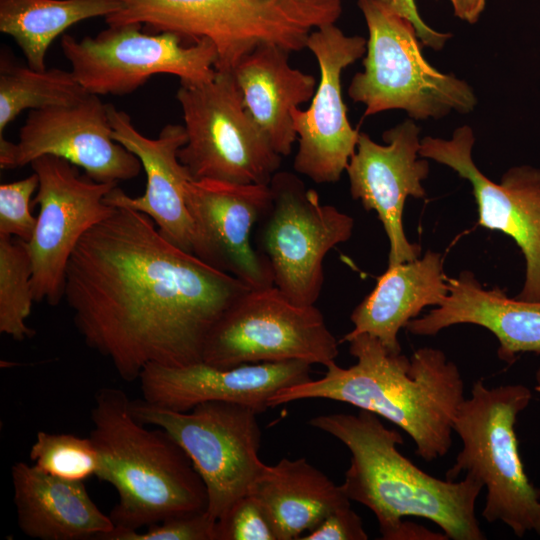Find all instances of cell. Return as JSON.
<instances>
[{
    "mask_svg": "<svg viewBox=\"0 0 540 540\" xmlns=\"http://www.w3.org/2000/svg\"><path fill=\"white\" fill-rule=\"evenodd\" d=\"M311 364L266 362L221 368L204 363L170 367L149 364L138 380L143 399L168 410L186 412L207 401H227L266 411L283 388L311 380Z\"/></svg>",
    "mask_w": 540,
    "mask_h": 540,
    "instance_id": "19",
    "label": "cell"
},
{
    "mask_svg": "<svg viewBox=\"0 0 540 540\" xmlns=\"http://www.w3.org/2000/svg\"><path fill=\"white\" fill-rule=\"evenodd\" d=\"M387 9L412 23L421 44L440 50L451 37L429 27L420 17L414 0H377Z\"/></svg>",
    "mask_w": 540,
    "mask_h": 540,
    "instance_id": "34",
    "label": "cell"
},
{
    "mask_svg": "<svg viewBox=\"0 0 540 540\" xmlns=\"http://www.w3.org/2000/svg\"><path fill=\"white\" fill-rule=\"evenodd\" d=\"M93 440L101 459L96 477L114 487L110 512L117 528L138 530L170 517L206 511V486L191 459L164 429L150 430L115 387L100 388L91 409Z\"/></svg>",
    "mask_w": 540,
    "mask_h": 540,
    "instance_id": "4",
    "label": "cell"
},
{
    "mask_svg": "<svg viewBox=\"0 0 540 540\" xmlns=\"http://www.w3.org/2000/svg\"><path fill=\"white\" fill-rule=\"evenodd\" d=\"M215 526L206 511L189 512L150 525L145 532L114 527L101 540H215Z\"/></svg>",
    "mask_w": 540,
    "mask_h": 540,
    "instance_id": "31",
    "label": "cell"
},
{
    "mask_svg": "<svg viewBox=\"0 0 540 540\" xmlns=\"http://www.w3.org/2000/svg\"><path fill=\"white\" fill-rule=\"evenodd\" d=\"M38 185L35 172L24 179L0 185V235L16 237L26 243L30 241L37 222L31 212L32 195Z\"/></svg>",
    "mask_w": 540,
    "mask_h": 540,
    "instance_id": "30",
    "label": "cell"
},
{
    "mask_svg": "<svg viewBox=\"0 0 540 540\" xmlns=\"http://www.w3.org/2000/svg\"><path fill=\"white\" fill-rule=\"evenodd\" d=\"M289 52L261 44L246 54L232 71L244 107L280 156L292 151L297 134L291 111L311 100L313 75L289 64Z\"/></svg>",
    "mask_w": 540,
    "mask_h": 540,
    "instance_id": "24",
    "label": "cell"
},
{
    "mask_svg": "<svg viewBox=\"0 0 540 540\" xmlns=\"http://www.w3.org/2000/svg\"><path fill=\"white\" fill-rule=\"evenodd\" d=\"M141 24L108 26L95 37L61 38L72 73L88 92L124 95L156 74H171L184 82H207L217 70V51L210 40L183 44L172 32L143 33Z\"/></svg>",
    "mask_w": 540,
    "mask_h": 540,
    "instance_id": "12",
    "label": "cell"
},
{
    "mask_svg": "<svg viewBox=\"0 0 540 540\" xmlns=\"http://www.w3.org/2000/svg\"><path fill=\"white\" fill-rule=\"evenodd\" d=\"M369 37L364 70L348 87L354 102L365 105L363 116L400 109L417 120L442 118L451 111L469 113L477 104L472 87L432 67L407 19L377 0H357Z\"/></svg>",
    "mask_w": 540,
    "mask_h": 540,
    "instance_id": "7",
    "label": "cell"
},
{
    "mask_svg": "<svg viewBox=\"0 0 540 540\" xmlns=\"http://www.w3.org/2000/svg\"><path fill=\"white\" fill-rule=\"evenodd\" d=\"M29 457L39 470L75 482L96 477L101 465L93 440L69 433L39 431Z\"/></svg>",
    "mask_w": 540,
    "mask_h": 540,
    "instance_id": "29",
    "label": "cell"
},
{
    "mask_svg": "<svg viewBox=\"0 0 540 540\" xmlns=\"http://www.w3.org/2000/svg\"><path fill=\"white\" fill-rule=\"evenodd\" d=\"M107 109L112 137L139 159L146 187L143 195L131 197L116 186L106 195V203L146 214L165 238L192 253V221L185 200V184L192 178L178 158L187 141L184 126L168 124L157 138H149L126 112L111 104Z\"/></svg>",
    "mask_w": 540,
    "mask_h": 540,
    "instance_id": "20",
    "label": "cell"
},
{
    "mask_svg": "<svg viewBox=\"0 0 540 540\" xmlns=\"http://www.w3.org/2000/svg\"><path fill=\"white\" fill-rule=\"evenodd\" d=\"M448 295L422 318L405 328L414 335L433 336L456 324H475L491 331L499 341L498 357L507 363L516 354H540V303L509 298L499 287L485 290L470 271L446 277Z\"/></svg>",
    "mask_w": 540,
    "mask_h": 540,
    "instance_id": "21",
    "label": "cell"
},
{
    "mask_svg": "<svg viewBox=\"0 0 540 540\" xmlns=\"http://www.w3.org/2000/svg\"><path fill=\"white\" fill-rule=\"evenodd\" d=\"M366 46L364 37L348 36L335 23L316 28L307 39L320 80L309 108L291 111L298 141L293 167L315 183L337 182L355 153L360 132L347 118L341 77L366 53Z\"/></svg>",
    "mask_w": 540,
    "mask_h": 540,
    "instance_id": "16",
    "label": "cell"
},
{
    "mask_svg": "<svg viewBox=\"0 0 540 540\" xmlns=\"http://www.w3.org/2000/svg\"><path fill=\"white\" fill-rule=\"evenodd\" d=\"M250 494L266 511L277 540H299L329 514L351 505L342 485L305 458H282L267 465Z\"/></svg>",
    "mask_w": 540,
    "mask_h": 540,
    "instance_id": "25",
    "label": "cell"
},
{
    "mask_svg": "<svg viewBox=\"0 0 540 540\" xmlns=\"http://www.w3.org/2000/svg\"><path fill=\"white\" fill-rule=\"evenodd\" d=\"M471 127L457 128L450 139L427 136L419 154L453 169L472 186L478 224L510 236L526 263L525 281L516 299L540 303V170L528 165L505 172L500 183L486 177L472 157Z\"/></svg>",
    "mask_w": 540,
    "mask_h": 540,
    "instance_id": "15",
    "label": "cell"
},
{
    "mask_svg": "<svg viewBox=\"0 0 540 540\" xmlns=\"http://www.w3.org/2000/svg\"><path fill=\"white\" fill-rule=\"evenodd\" d=\"M122 9L105 17L108 26L141 24L183 39L210 40L215 69L232 72L261 44L290 52L306 48L313 28L335 23L341 0H119Z\"/></svg>",
    "mask_w": 540,
    "mask_h": 540,
    "instance_id": "5",
    "label": "cell"
},
{
    "mask_svg": "<svg viewBox=\"0 0 540 540\" xmlns=\"http://www.w3.org/2000/svg\"><path fill=\"white\" fill-rule=\"evenodd\" d=\"M121 9L119 0H0V31L15 40L28 66L44 71L56 37L78 22Z\"/></svg>",
    "mask_w": 540,
    "mask_h": 540,
    "instance_id": "26",
    "label": "cell"
},
{
    "mask_svg": "<svg viewBox=\"0 0 540 540\" xmlns=\"http://www.w3.org/2000/svg\"><path fill=\"white\" fill-rule=\"evenodd\" d=\"M346 342L357 359L354 365L343 368L334 361L322 378L276 392L269 407L305 399L345 402L399 426L425 461L445 456L452 445L454 418L465 399L456 364L443 351L429 347L410 358L391 354L368 334Z\"/></svg>",
    "mask_w": 540,
    "mask_h": 540,
    "instance_id": "3",
    "label": "cell"
},
{
    "mask_svg": "<svg viewBox=\"0 0 540 540\" xmlns=\"http://www.w3.org/2000/svg\"><path fill=\"white\" fill-rule=\"evenodd\" d=\"M420 129L407 119L383 133L387 145L374 142L360 133L356 150L346 172L353 199L374 210L389 240L388 266L414 261L420 247L408 241L403 228V209L408 196L423 198L422 181L429 164L418 159Z\"/></svg>",
    "mask_w": 540,
    "mask_h": 540,
    "instance_id": "18",
    "label": "cell"
},
{
    "mask_svg": "<svg viewBox=\"0 0 540 540\" xmlns=\"http://www.w3.org/2000/svg\"><path fill=\"white\" fill-rule=\"evenodd\" d=\"M88 92L72 71L58 68L39 71L18 65L1 56L0 60V136L6 126L26 109L68 105Z\"/></svg>",
    "mask_w": 540,
    "mask_h": 540,
    "instance_id": "27",
    "label": "cell"
},
{
    "mask_svg": "<svg viewBox=\"0 0 540 540\" xmlns=\"http://www.w3.org/2000/svg\"><path fill=\"white\" fill-rule=\"evenodd\" d=\"M309 425L350 451L342 487L351 501L374 513L382 539H485L475 514L484 485L476 477L456 481L427 474L398 450L402 435L366 410L316 416Z\"/></svg>",
    "mask_w": 540,
    "mask_h": 540,
    "instance_id": "2",
    "label": "cell"
},
{
    "mask_svg": "<svg viewBox=\"0 0 540 540\" xmlns=\"http://www.w3.org/2000/svg\"><path fill=\"white\" fill-rule=\"evenodd\" d=\"M338 355V342L315 305L290 301L276 286L250 289L222 315L202 354L206 364L303 361L325 367Z\"/></svg>",
    "mask_w": 540,
    "mask_h": 540,
    "instance_id": "11",
    "label": "cell"
},
{
    "mask_svg": "<svg viewBox=\"0 0 540 540\" xmlns=\"http://www.w3.org/2000/svg\"><path fill=\"white\" fill-rule=\"evenodd\" d=\"M249 290L169 241L146 214L115 207L78 242L64 300L85 344L131 382L149 364L202 361L211 330Z\"/></svg>",
    "mask_w": 540,
    "mask_h": 540,
    "instance_id": "1",
    "label": "cell"
},
{
    "mask_svg": "<svg viewBox=\"0 0 540 540\" xmlns=\"http://www.w3.org/2000/svg\"><path fill=\"white\" fill-rule=\"evenodd\" d=\"M30 165L39 179L33 199L39 214L26 243L33 295L35 302L56 306L64 299L66 269L78 242L115 209L105 197L117 183L82 176L75 165L52 155L38 157Z\"/></svg>",
    "mask_w": 540,
    "mask_h": 540,
    "instance_id": "13",
    "label": "cell"
},
{
    "mask_svg": "<svg viewBox=\"0 0 540 540\" xmlns=\"http://www.w3.org/2000/svg\"><path fill=\"white\" fill-rule=\"evenodd\" d=\"M360 516L346 506L329 514L313 530L299 540H367Z\"/></svg>",
    "mask_w": 540,
    "mask_h": 540,
    "instance_id": "33",
    "label": "cell"
},
{
    "mask_svg": "<svg viewBox=\"0 0 540 540\" xmlns=\"http://www.w3.org/2000/svg\"><path fill=\"white\" fill-rule=\"evenodd\" d=\"M535 381H536L535 390L537 392H540V366L535 373Z\"/></svg>",
    "mask_w": 540,
    "mask_h": 540,
    "instance_id": "36",
    "label": "cell"
},
{
    "mask_svg": "<svg viewBox=\"0 0 540 540\" xmlns=\"http://www.w3.org/2000/svg\"><path fill=\"white\" fill-rule=\"evenodd\" d=\"M448 295L443 259L427 251L422 258L391 266L377 278L374 289L353 310L354 328L340 342L368 334L391 354H400L398 334L426 306H439Z\"/></svg>",
    "mask_w": 540,
    "mask_h": 540,
    "instance_id": "23",
    "label": "cell"
},
{
    "mask_svg": "<svg viewBox=\"0 0 540 540\" xmlns=\"http://www.w3.org/2000/svg\"><path fill=\"white\" fill-rule=\"evenodd\" d=\"M270 206L258 223V252L267 260L274 286L290 301L314 305L323 282V262L350 239L351 216L320 202L299 177L277 171L269 183Z\"/></svg>",
    "mask_w": 540,
    "mask_h": 540,
    "instance_id": "10",
    "label": "cell"
},
{
    "mask_svg": "<svg viewBox=\"0 0 540 540\" xmlns=\"http://www.w3.org/2000/svg\"><path fill=\"white\" fill-rule=\"evenodd\" d=\"M454 14L462 21L477 22L485 8L486 0H449Z\"/></svg>",
    "mask_w": 540,
    "mask_h": 540,
    "instance_id": "35",
    "label": "cell"
},
{
    "mask_svg": "<svg viewBox=\"0 0 540 540\" xmlns=\"http://www.w3.org/2000/svg\"><path fill=\"white\" fill-rule=\"evenodd\" d=\"M32 263L26 242L0 235V332L16 341L34 336L27 324L32 304Z\"/></svg>",
    "mask_w": 540,
    "mask_h": 540,
    "instance_id": "28",
    "label": "cell"
},
{
    "mask_svg": "<svg viewBox=\"0 0 540 540\" xmlns=\"http://www.w3.org/2000/svg\"><path fill=\"white\" fill-rule=\"evenodd\" d=\"M185 200L192 221V253L250 289L274 286L267 260L254 249L251 232L271 202L269 184L189 180Z\"/></svg>",
    "mask_w": 540,
    "mask_h": 540,
    "instance_id": "17",
    "label": "cell"
},
{
    "mask_svg": "<svg viewBox=\"0 0 540 540\" xmlns=\"http://www.w3.org/2000/svg\"><path fill=\"white\" fill-rule=\"evenodd\" d=\"M187 141L178 158L192 180L268 185L281 157L250 116L232 72L207 82L180 81Z\"/></svg>",
    "mask_w": 540,
    "mask_h": 540,
    "instance_id": "8",
    "label": "cell"
},
{
    "mask_svg": "<svg viewBox=\"0 0 540 540\" xmlns=\"http://www.w3.org/2000/svg\"><path fill=\"white\" fill-rule=\"evenodd\" d=\"M131 410L138 421L164 429L184 449L206 486V513L215 522L250 494L267 468L258 455V413L250 406L207 401L179 412L136 399Z\"/></svg>",
    "mask_w": 540,
    "mask_h": 540,
    "instance_id": "9",
    "label": "cell"
},
{
    "mask_svg": "<svg viewBox=\"0 0 540 540\" xmlns=\"http://www.w3.org/2000/svg\"><path fill=\"white\" fill-rule=\"evenodd\" d=\"M215 540H277V536L262 505L247 494L216 521Z\"/></svg>",
    "mask_w": 540,
    "mask_h": 540,
    "instance_id": "32",
    "label": "cell"
},
{
    "mask_svg": "<svg viewBox=\"0 0 540 540\" xmlns=\"http://www.w3.org/2000/svg\"><path fill=\"white\" fill-rule=\"evenodd\" d=\"M19 529L40 540L101 538L115 527L91 499L84 482L51 476L33 464L11 468Z\"/></svg>",
    "mask_w": 540,
    "mask_h": 540,
    "instance_id": "22",
    "label": "cell"
},
{
    "mask_svg": "<svg viewBox=\"0 0 540 540\" xmlns=\"http://www.w3.org/2000/svg\"><path fill=\"white\" fill-rule=\"evenodd\" d=\"M44 155L69 161L97 182L131 180L142 169L113 139L107 104L92 93L72 104L31 110L17 143L0 136L1 169L23 167Z\"/></svg>",
    "mask_w": 540,
    "mask_h": 540,
    "instance_id": "14",
    "label": "cell"
},
{
    "mask_svg": "<svg viewBox=\"0 0 540 540\" xmlns=\"http://www.w3.org/2000/svg\"><path fill=\"white\" fill-rule=\"evenodd\" d=\"M531 398L522 384L488 388L482 380L475 382L454 418L462 448L445 474L448 480L462 472L480 480L486 488L482 516L504 523L517 537L540 535V488L524 470L514 429Z\"/></svg>",
    "mask_w": 540,
    "mask_h": 540,
    "instance_id": "6",
    "label": "cell"
}]
</instances>
